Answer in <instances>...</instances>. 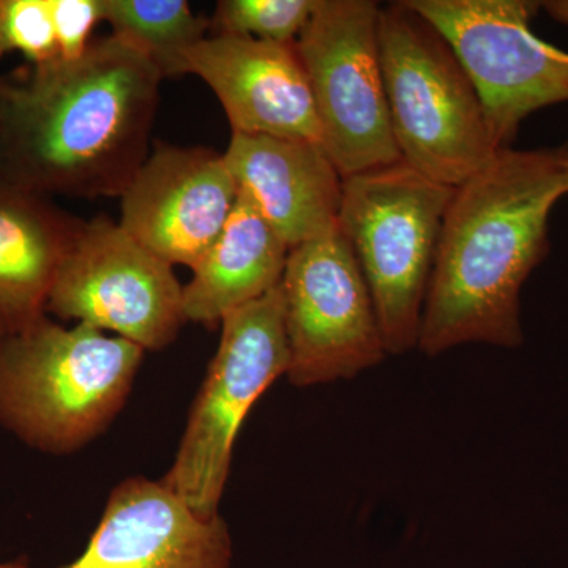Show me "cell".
Here are the masks:
<instances>
[{
    "label": "cell",
    "mask_w": 568,
    "mask_h": 568,
    "mask_svg": "<svg viewBox=\"0 0 568 568\" xmlns=\"http://www.w3.org/2000/svg\"><path fill=\"white\" fill-rule=\"evenodd\" d=\"M163 80L114 33L77 61L0 74V181L48 197H121L151 153Z\"/></svg>",
    "instance_id": "1"
},
{
    "label": "cell",
    "mask_w": 568,
    "mask_h": 568,
    "mask_svg": "<svg viewBox=\"0 0 568 568\" xmlns=\"http://www.w3.org/2000/svg\"><path fill=\"white\" fill-rule=\"evenodd\" d=\"M566 194L564 148L504 149L455 190L437 245L418 351L436 357L473 343L523 346L521 290L547 257L549 213Z\"/></svg>",
    "instance_id": "2"
},
{
    "label": "cell",
    "mask_w": 568,
    "mask_h": 568,
    "mask_svg": "<svg viewBox=\"0 0 568 568\" xmlns=\"http://www.w3.org/2000/svg\"><path fill=\"white\" fill-rule=\"evenodd\" d=\"M142 357L121 336L43 316L0 336V422L40 450H80L121 413Z\"/></svg>",
    "instance_id": "3"
},
{
    "label": "cell",
    "mask_w": 568,
    "mask_h": 568,
    "mask_svg": "<svg viewBox=\"0 0 568 568\" xmlns=\"http://www.w3.org/2000/svg\"><path fill=\"white\" fill-rule=\"evenodd\" d=\"M377 39L402 162L452 189L465 185L504 149L457 55L403 0L381 7Z\"/></svg>",
    "instance_id": "4"
},
{
    "label": "cell",
    "mask_w": 568,
    "mask_h": 568,
    "mask_svg": "<svg viewBox=\"0 0 568 568\" xmlns=\"http://www.w3.org/2000/svg\"><path fill=\"white\" fill-rule=\"evenodd\" d=\"M455 190L405 162L343 179L338 227L368 284L388 355L417 349L440 231Z\"/></svg>",
    "instance_id": "5"
},
{
    "label": "cell",
    "mask_w": 568,
    "mask_h": 568,
    "mask_svg": "<svg viewBox=\"0 0 568 568\" xmlns=\"http://www.w3.org/2000/svg\"><path fill=\"white\" fill-rule=\"evenodd\" d=\"M173 467L162 478L201 517L219 515L239 432L254 403L290 368L282 283L222 320Z\"/></svg>",
    "instance_id": "6"
},
{
    "label": "cell",
    "mask_w": 568,
    "mask_h": 568,
    "mask_svg": "<svg viewBox=\"0 0 568 568\" xmlns=\"http://www.w3.org/2000/svg\"><path fill=\"white\" fill-rule=\"evenodd\" d=\"M379 3L316 0L295 41L323 130L343 179L402 162L381 67Z\"/></svg>",
    "instance_id": "7"
},
{
    "label": "cell",
    "mask_w": 568,
    "mask_h": 568,
    "mask_svg": "<svg viewBox=\"0 0 568 568\" xmlns=\"http://www.w3.org/2000/svg\"><path fill=\"white\" fill-rule=\"evenodd\" d=\"M457 55L497 148H511L532 112L568 102V52L538 39L529 0H403Z\"/></svg>",
    "instance_id": "8"
},
{
    "label": "cell",
    "mask_w": 568,
    "mask_h": 568,
    "mask_svg": "<svg viewBox=\"0 0 568 568\" xmlns=\"http://www.w3.org/2000/svg\"><path fill=\"white\" fill-rule=\"evenodd\" d=\"M282 287L293 386L353 379L387 357L368 284L339 227L290 250Z\"/></svg>",
    "instance_id": "9"
},
{
    "label": "cell",
    "mask_w": 568,
    "mask_h": 568,
    "mask_svg": "<svg viewBox=\"0 0 568 568\" xmlns=\"http://www.w3.org/2000/svg\"><path fill=\"white\" fill-rule=\"evenodd\" d=\"M173 267L119 222L95 216L82 223L63 257L47 312L110 331L144 351L164 349L186 323Z\"/></svg>",
    "instance_id": "10"
},
{
    "label": "cell",
    "mask_w": 568,
    "mask_h": 568,
    "mask_svg": "<svg viewBox=\"0 0 568 568\" xmlns=\"http://www.w3.org/2000/svg\"><path fill=\"white\" fill-rule=\"evenodd\" d=\"M237 196L222 153L156 144L122 193L119 224L166 263L193 268L222 234Z\"/></svg>",
    "instance_id": "11"
},
{
    "label": "cell",
    "mask_w": 568,
    "mask_h": 568,
    "mask_svg": "<svg viewBox=\"0 0 568 568\" xmlns=\"http://www.w3.org/2000/svg\"><path fill=\"white\" fill-rule=\"evenodd\" d=\"M185 67L215 93L233 133L323 145L315 99L295 43L213 33L186 52Z\"/></svg>",
    "instance_id": "12"
},
{
    "label": "cell",
    "mask_w": 568,
    "mask_h": 568,
    "mask_svg": "<svg viewBox=\"0 0 568 568\" xmlns=\"http://www.w3.org/2000/svg\"><path fill=\"white\" fill-rule=\"evenodd\" d=\"M226 523L205 518L162 480L133 477L111 493L80 558L62 568H230Z\"/></svg>",
    "instance_id": "13"
},
{
    "label": "cell",
    "mask_w": 568,
    "mask_h": 568,
    "mask_svg": "<svg viewBox=\"0 0 568 568\" xmlns=\"http://www.w3.org/2000/svg\"><path fill=\"white\" fill-rule=\"evenodd\" d=\"M223 156L290 250L338 230L343 178L323 145L233 133Z\"/></svg>",
    "instance_id": "14"
},
{
    "label": "cell",
    "mask_w": 568,
    "mask_h": 568,
    "mask_svg": "<svg viewBox=\"0 0 568 568\" xmlns=\"http://www.w3.org/2000/svg\"><path fill=\"white\" fill-rule=\"evenodd\" d=\"M82 223L51 197L0 181V336L47 316L55 275Z\"/></svg>",
    "instance_id": "15"
},
{
    "label": "cell",
    "mask_w": 568,
    "mask_h": 568,
    "mask_svg": "<svg viewBox=\"0 0 568 568\" xmlns=\"http://www.w3.org/2000/svg\"><path fill=\"white\" fill-rule=\"evenodd\" d=\"M290 246L239 190L230 220L211 248L192 268V282L183 286L185 321L220 324L282 283Z\"/></svg>",
    "instance_id": "16"
},
{
    "label": "cell",
    "mask_w": 568,
    "mask_h": 568,
    "mask_svg": "<svg viewBox=\"0 0 568 568\" xmlns=\"http://www.w3.org/2000/svg\"><path fill=\"white\" fill-rule=\"evenodd\" d=\"M103 21L144 52L163 78L186 74V52L211 29V20L196 17L185 0H103Z\"/></svg>",
    "instance_id": "17"
},
{
    "label": "cell",
    "mask_w": 568,
    "mask_h": 568,
    "mask_svg": "<svg viewBox=\"0 0 568 568\" xmlns=\"http://www.w3.org/2000/svg\"><path fill=\"white\" fill-rule=\"evenodd\" d=\"M316 0H220L213 33L294 44L305 31Z\"/></svg>",
    "instance_id": "18"
},
{
    "label": "cell",
    "mask_w": 568,
    "mask_h": 568,
    "mask_svg": "<svg viewBox=\"0 0 568 568\" xmlns=\"http://www.w3.org/2000/svg\"><path fill=\"white\" fill-rule=\"evenodd\" d=\"M9 52L31 67L62 62L51 0H0V59Z\"/></svg>",
    "instance_id": "19"
},
{
    "label": "cell",
    "mask_w": 568,
    "mask_h": 568,
    "mask_svg": "<svg viewBox=\"0 0 568 568\" xmlns=\"http://www.w3.org/2000/svg\"><path fill=\"white\" fill-rule=\"evenodd\" d=\"M61 61L80 59L92 43V31L103 22V0H51Z\"/></svg>",
    "instance_id": "20"
},
{
    "label": "cell",
    "mask_w": 568,
    "mask_h": 568,
    "mask_svg": "<svg viewBox=\"0 0 568 568\" xmlns=\"http://www.w3.org/2000/svg\"><path fill=\"white\" fill-rule=\"evenodd\" d=\"M541 9L547 10L552 20L568 26V0H548L541 2Z\"/></svg>",
    "instance_id": "21"
},
{
    "label": "cell",
    "mask_w": 568,
    "mask_h": 568,
    "mask_svg": "<svg viewBox=\"0 0 568 568\" xmlns=\"http://www.w3.org/2000/svg\"><path fill=\"white\" fill-rule=\"evenodd\" d=\"M0 568H26L22 562L0 564Z\"/></svg>",
    "instance_id": "22"
},
{
    "label": "cell",
    "mask_w": 568,
    "mask_h": 568,
    "mask_svg": "<svg viewBox=\"0 0 568 568\" xmlns=\"http://www.w3.org/2000/svg\"><path fill=\"white\" fill-rule=\"evenodd\" d=\"M562 148H564V152H566L567 162H568V144L562 145Z\"/></svg>",
    "instance_id": "23"
}]
</instances>
